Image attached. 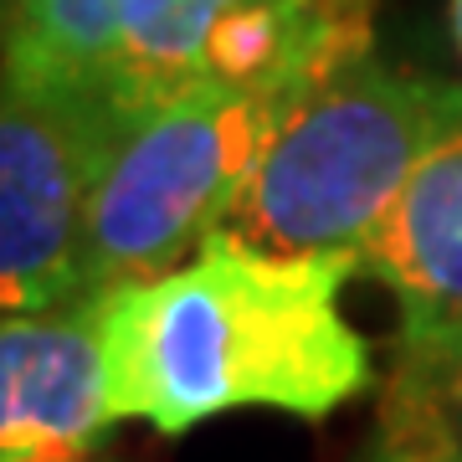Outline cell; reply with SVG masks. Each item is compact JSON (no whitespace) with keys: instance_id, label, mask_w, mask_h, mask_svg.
<instances>
[{"instance_id":"5","label":"cell","mask_w":462,"mask_h":462,"mask_svg":"<svg viewBox=\"0 0 462 462\" xmlns=\"http://www.w3.org/2000/svg\"><path fill=\"white\" fill-rule=\"evenodd\" d=\"M108 421L98 298L0 319V462H88Z\"/></svg>"},{"instance_id":"1","label":"cell","mask_w":462,"mask_h":462,"mask_svg":"<svg viewBox=\"0 0 462 462\" xmlns=\"http://www.w3.org/2000/svg\"><path fill=\"white\" fill-rule=\"evenodd\" d=\"M360 252L273 257L226 231L154 282L98 298L114 421L180 431L226 411L324 421L370 391V345L345 319Z\"/></svg>"},{"instance_id":"9","label":"cell","mask_w":462,"mask_h":462,"mask_svg":"<svg viewBox=\"0 0 462 462\" xmlns=\"http://www.w3.org/2000/svg\"><path fill=\"white\" fill-rule=\"evenodd\" d=\"M385 447L462 462V349L396 365L385 396Z\"/></svg>"},{"instance_id":"4","label":"cell","mask_w":462,"mask_h":462,"mask_svg":"<svg viewBox=\"0 0 462 462\" xmlns=\"http://www.w3.org/2000/svg\"><path fill=\"white\" fill-rule=\"evenodd\" d=\"M118 134L103 93L0 83V319L83 298L88 200Z\"/></svg>"},{"instance_id":"10","label":"cell","mask_w":462,"mask_h":462,"mask_svg":"<svg viewBox=\"0 0 462 462\" xmlns=\"http://www.w3.org/2000/svg\"><path fill=\"white\" fill-rule=\"evenodd\" d=\"M365 462H411V457H401V452H391V447H375Z\"/></svg>"},{"instance_id":"2","label":"cell","mask_w":462,"mask_h":462,"mask_svg":"<svg viewBox=\"0 0 462 462\" xmlns=\"http://www.w3.org/2000/svg\"><path fill=\"white\" fill-rule=\"evenodd\" d=\"M462 124V88L355 62L278 118L226 236L273 257L365 252L416 165Z\"/></svg>"},{"instance_id":"11","label":"cell","mask_w":462,"mask_h":462,"mask_svg":"<svg viewBox=\"0 0 462 462\" xmlns=\"http://www.w3.org/2000/svg\"><path fill=\"white\" fill-rule=\"evenodd\" d=\"M452 36H457V47H462V0H452Z\"/></svg>"},{"instance_id":"6","label":"cell","mask_w":462,"mask_h":462,"mask_svg":"<svg viewBox=\"0 0 462 462\" xmlns=\"http://www.w3.org/2000/svg\"><path fill=\"white\" fill-rule=\"evenodd\" d=\"M360 263L401 309V360L462 349V124L416 165Z\"/></svg>"},{"instance_id":"12","label":"cell","mask_w":462,"mask_h":462,"mask_svg":"<svg viewBox=\"0 0 462 462\" xmlns=\"http://www.w3.org/2000/svg\"><path fill=\"white\" fill-rule=\"evenodd\" d=\"M0 11H11V16H16V11H21V0H0Z\"/></svg>"},{"instance_id":"3","label":"cell","mask_w":462,"mask_h":462,"mask_svg":"<svg viewBox=\"0 0 462 462\" xmlns=\"http://www.w3.org/2000/svg\"><path fill=\"white\" fill-rule=\"evenodd\" d=\"M278 108L196 78L124 124L108 149L83 236V298H108L175 273L226 226Z\"/></svg>"},{"instance_id":"13","label":"cell","mask_w":462,"mask_h":462,"mask_svg":"<svg viewBox=\"0 0 462 462\" xmlns=\"http://www.w3.org/2000/svg\"><path fill=\"white\" fill-rule=\"evenodd\" d=\"M380 447H385V442H380ZM401 457H411V462H437V457H416V452H401Z\"/></svg>"},{"instance_id":"8","label":"cell","mask_w":462,"mask_h":462,"mask_svg":"<svg viewBox=\"0 0 462 462\" xmlns=\"http://www.w3.org/2000/svg\"><path fill=\"white\" fill-rule=\"evenodd\" d=\"M124 0H21L0 83L16 93H103Z\"/></svg>"},{"instance_id":"7","label":"cell","mask_w":462,"mask_h":462,"mask_svg":"<svg viewBox=\"0 0 462 462\" xmlns=\"http://www.w3.org/2000/svg\"><path fill=\"white\" fill-rule=\"evenodd\" d=\"M242 0H124L118 47L103 78V98L118 124H134L154 103L200 78L206 36Z\"/></svg>"}]
</instances>
